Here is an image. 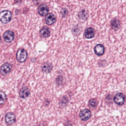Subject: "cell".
Returning <instances> with one entry per match:
<instances>
[{
  "label": "cell",
  "mask_w": 126,
  "mask_h": 126,
  "mask_svg": "<svg viewBox=\"0 0 126 126\" xmlns=\"http://www.w3.org/2000/svg\"><path fill=\"white\" fill-rule=\"evenodd\" d=\"M95 34L94 31V29H93L91 27L88 28L86 29L85 32H84V35L85 37L87 38H93Z\"/></svg>",
  "instance_id": "12"
},
{
  "label": "cell",
  "mask_w": 126,
  "mask_h": 126,
  "mask_svg": "<svg viewBox=\"0 0 126 126\" xmlns=\"http://www.w3.org/2000/svg\"><path fill=\"white\" fill-rule=\"evenodd\" d=\"M56 22V17L52 13L48 14L45 17V22L48 25H51Z\"/></svg>",
  "instance_id": "9"
},
{
  "label": "cell",
  "mask_w": 126,
  "mask_h": 126,
  "mask_svg": "<svg viewBox=\"0 0 126 126\" xmlns=\"http://www.w3.org/2000/svg\"><path fill=\"white\" fill-rule=\"evenodd\" d=\"M14 33L11 31H7L3 34V38L6 42H11L14 39Z\"/></svg>",
  "instance_id": "7"
},
{
  "label": "cell",
  "mask_w": 126,
  "mask_h": 126,
  "mask_svg": "<svg viewBox=\"0 0 126 126\" xmlns=\"http://www.w3.org/2000/svg\"><path fill=\"white\" fill-rule=\"evenodd\" d=\"M88 104L90 108H91L92 109L94 108L96 106V105H97V102H96V99L94 98H92V99H90V101H89Z\"/></svg>",
  "instance_id": "18"
},
{
  "label": "cell",
  "mask_w": 126,
  "mask_h": 126,
  "mask_svg": "<svg viewBox=\"0 0 126 126\" xmlns=\"http://www.w3.org/2000/svg\"><path fill=\"white\" fill-rule=\"evenodd\" d=\"M91 115V111L88 109H85L81 110L79 114V117L82 120H88Z\"/></svg>",
  "instance_id": "5"
},
{
  "label": "cell",
  "mask_w": 126,
  "mask_h": 126,
  "mask_svg": "<svg viewBox=\"0 0 126 126\" xmlns=\"http://www.w3.org/2000/svg\"><path fill=\"white\" fill-rule=\"evenodd\" d=\"M16 121V117L14 113L9 112L7 113L5 116V121L6 124L11 125L15 123Z\"/></svg>",
  "instance_id": "6"
},
{
  "label": "cell",
  "mask_w": 126,
  "mask_h": 126,
  "mask_svg": "<svg viewBox=\"0 0 126 126\" xmlns=\"http://www.w3.org/2000/svg\"></svg>",
  "instance_id": "19"
},
{
  "label": "cell",
  "mask_w": 126,
  "mask_h": 126,
  "mask_svg": "<svg viewBox=\"0 0 126 126\" xmlns=\"http://www.w3.org/2000/svg\"><path fill=\"white\" fill-rule=\"evenodd\" d=\"M12 14L8 10H3L0 12V21L3 24L9 22L11 19Z\"/></svg>",
  "instance_id": "1"
},
{
  "label": "cell",
  "mask_w": 126,
  "mask_h": 126,
  "mask_svg": "<svg viewBox=\"0 0 126 126\" xmlns=\"http://www.w3.org/2000/svg\"><path fill=\"white\" fill-rule=\"evenodd\" d=\"M30 94V90L27 87H23L21 89L19 92L20 97L22 98H26Z\"/></svg>",
  "instance_id": "10"
},
{
  "label": "cell",
  "mask_w": 126,
  "mask_h": 126,
  "mask_svg": "<svg viewBox=\"0 0 126 126\" xmlns=\"http://www.w3.org/2000/svg\"></svg>",
  "instance_id": "20"
},
{
  "label": "cell",
  "mask_w": 126,
  "mask_h": 126,
  "mask_svg": "<svg viewBox=\"0 0 126 126\" xmlns=\"http://www.w3.org/2000/svg\"><path fill=\"white\" fill-rule=\"evenodd\" d=\"M16 56V59L19 62L23 63L26 60L28 57V54L25 49L21 48L19 49L17 52Z\"/></svg>",
  "instance_id": "2"
},
{
  "label": "cell",
  "mask_w": 126,
  "mask_h": 126,
  "mask_svg": "<svg viewBox=\"0 0 126 126\" xmlns=\"http://www.w3.org/2000/svg\"><path fill=\"white\" fill-rule=\"evenodd\" d=\"M78 17L80 19L85 20V19H87V18L88 17V15H87L86 11L84 10H83L79 12Z\"/></svg>",
  "instance_id": "17"
},
{
  "label": "cell",
  "mask_w": 126,
  "mask_h": 126,
  "mask_svg": "<svg viewBox=\"0 0 126 126\" xmlns=\"http://www.w3.org/2000/svg\"><path fill=\"white\" fill-rule=\"evenodd\" d=\"M52 69V65L49 63H45L42 65V70L45 72H49Z\"/></svg>",
  "instance_id": "15"
},
{
  "label": "cell",
  "mask_w": 126,
  "mask_h": 126,
  "mask_svg": "<svg viewBox=\"0 0 126 126\" xmlns=\"http://www.w3.org/2000/svg\"><path fill=\"white\" fill-rule=\"evenodd\" d=\"M6 100V95L2 91H0V105L4 104Z\"/></svg>",
  "instance_id": "16"
},
{
  "label": "cell",
  "mask_w": 126,
  "mask_h": 126,
  "mask_svg": "<svg viewBox=\"0 0 126 126\" xmlns=\"http://www.w3.org/2000/svg\"><path fill=\"white\" fill-rule=\"evenodd\" d=\"M104 47L103 45L98 44L95 46L94 48V51L95 53L98 56L102 55L104 53Z\"/></svg>",
  "instance_id": "11"
},
{
  "label": "cell",
  "mask_w": 126,
  "mask_h": 126,
  "mask_svg": "<svg viewBox=\"0 0 126 126\" xmlns=\"http://www.w3.org/2000/svg\"><path fill=\"white\" fill-rule=\"evenodd\" d=\"M49 8L45 4H42L39 5L38 8V13L41 16H45L47 14Z\"/></svg>",
  "instance_id": "8"
},
{
  "label": "cell",
  "mask_w": 126,
  "mask_h": 126,
  "mask_svg": "<svg viewBox=\"0 0 126 126\" xmlns=\"http://www.w3.org/2000/svg\"><path fill=\"white\" fill-rule=\"evenodd\" d=\"M111 26L112 27V28L114 30H118L120 27V22L119 20L117 19H114L111 21Z\"/></svg>",
  "instance_id": "14"
},
{
  "label": "cell",
  "mask_w": 126,
  "mask_h": 126,
  "mask_svg": "<svg viewBox=\"0 0 126 126\" xmlns=\"http://www.w3.org/2000/svg\"><path fill=\"white\" fill-rule=\"evenodd\" d=\"M40 34L43 37H47L50 34V32L49 28L46 26L42 27L40 30Z\"/></svg>",
  "instance_id": "13"
},
{
  "label": "cell",
  "mask_w": 126,
  "mask_h": 126,
  "mask_svg": "<svg viewBox=\"0 0 126 126\" xmlns=\"http://www.w3.org/2000/svg\"><path fill=\"white\" fill-rule=\"evenodd\" d=\"M11 65L8 63H5L1 66L0 68V72L1 74L5 75L11 71Z\"/></svg>",
  "instance_id": "4"
},
{
  "label": "cell",
  "mask_w": 126,
  "mask_h": 126,
  "mask_svg": "<svg viewBox=\"0 0 126 126\" xmlns=\"http://www.w3.org/2000/svg\"><path fill=\"white\" fill-rule=\"evenodd\" d=\"M114 102L119 105H123L125 101V96L122 93H118L114 97Z\"/></svg>",
  "instance_id": "3"
}]
</instances>
